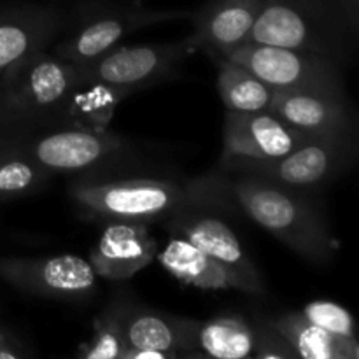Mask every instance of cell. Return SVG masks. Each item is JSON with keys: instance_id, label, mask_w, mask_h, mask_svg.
<instances>
[{"instance_id": "obj_11", "label": "cell", "mask_w": 359, "mask_h": 359, "mask_svg": "<svg viewBox=\"0 0 359 359\" xmlns=\"http://www.w3.org/2000/svg\"><path fill=\"white\" fill-rule=\"evenodd\" d=\"M18 149L49 174L83 172L114 158L123 149V140L111 132L62 130L46 133Z\"/></svg>"}, {"instance_id": "obj_12", "label": "cell", "mask_w": 359, "mask_h": 359, "mask_svg": "<svg viewBox=\"0 0 359 359\" xmlns=\"http://www.w3.org/2000/svg\"><path fill=\"white\" fill-rule=\"evenodd\" d=\"M56 7L14 4L0 7V74L28 56L49 49L63 28Z\"/></svg>"}, {"instance_id": "obj_21", "label": "cell", "mask_w": 359, "mask_h": 359, "mask_svg": "<svg viewBox=\"0 0 359 359\" xmlns=\"http://www.w3.org/2000/svg\"><path fill=\"white\" fill-rule=\"evenodd\" d=\"M196 349L203 356L219 359L252 358L255 328L241 316H217L198 323Z\"/></svg>"}, {"instance_id": "obj_23", "label": "cell", "mask_w": 359, "mask_h": 359, "mask_svg": "<svg viewBox=\"0 0 359 359\" xmlns=\"http://www.w3.org/2000/svg\"><path fill=\"white\" fill-rule=\"evenodd\" d=\"M126 305H112L93 323V337L81 344L77 356L83 359H121L126 349L123 312Z\"/></svg>"}, {"instance_id": "obj_9", "label": "cell", "mask_w": 359, "mask_h": 359, "mask_svg": "<svg viewBox=\"0 0 359 359\" xmlns=\"http://www.w3.org/2000/svg\"><path fill=\"white\" fill-rule=\"evenodd\" d=\"M0 279L23 293L76 300L97 287V273L90 262L76 255L41 258H0Z\"/></svg>"}, {"instance_id": "obj_3", "label": "cell", "mask_w": 359, "mask_h": 359, "mask_svg": "<svg viewBox=\"0 0 359 359\" xmlns=\"http://www.w3.org/2000/svg\"><path fill=\"white\" fill-rule=\"evenodd\" d=\"M347 34L356 35L328 0H263L248 41L318 53L344 63Z\"/></svg>"}, {"instance_id": "obj_18", "label": "cell", "mask_w": 359, "mask_h": 359, "mask_svg": "<svg viewBox=\"0 0 359 359\" xmlns=\"http://www.w3.org/2000/svg\"><path fill=\"white\" fill-rule=\"evenodd\" d=\"M175 231L179 233V237L189 241L203 252L212 256L223 265L230 266L238 276L255 284L262 293L265 291L258 269L251 262L248 252L244 251V245L238 241L237 233L221 217L186 210L175 217Z\"/></svg>"}, {"instance_id": "obj_22", "label": "cell", "mask_w": 359, "mask_h": 359, "mask_svg": "<svg viewBox=\"0 0 359 359\" xmlns=\"http://www.w3.org/2000/svg\"><path fill=\"white\" fill-rule=\"evenodd\" d=\"M49 175L20 149H0V200L37 193Z\"/></svg>"}, {"instance_id": "obj_26", "label": "cell", "mask_w": 359, "mask_h": 359, "mask_svg": "<svg viewBox=\"0 0 359 359\" xmlns=\"http://www.w3.org/2000/svg\"><path fill=\"white\" fill-rule=\"evenodd\" d=\"M333 7L340 13V16L346 20L347 27L356 34L359 21V0H328Z\"/></svg>"}, {"instance_id": "obj_10", "label": "cell", "mask_w": 359, "mask_h": 359, "mask_svg": "<svg viewBox=\"0 0 359 359\" xmlns=\"http://www.w3.org/2000/svg\"><path fill=\"white\" fill-rule=\"evenodd\" d=\"M312 137L321 135H309L270 111H226L221 158L270 160L291 153Z\"/></svg>"}, {"instance_id": "obj_28", "label": "cell", "mask_w": 359, "mask_h": 359, "mask_svg": "<svg viewBox=\"0 0 359 359\" xmlns=\"http://www.w3.org/2000/svg\"><path fill=\"white\" fill-rule=\"evenodd\" d=\"M121 359H179V358L172 353H163V351L135 349V347H126Z\"/></svg>"}, {"instance_id": "obj_5", "label": "cell", "mask_w": 359, "mask_h": 359, "mask_svg": "<svg viewBox=\"0 0 359 359\" xmlns=\"http://www.w3.org/2000/svg\"><path fill=\"white\" fill-rule=\"evenodd\" d=\"M354 144L351 133L321 135L305 140L291 153L270 160L221 158L219 167L237 175H255L291 189H309L332 182L351 167Z\"/></svg>"}, {"instance_id": "obj_14", "label": "cell", "mask_w": 359, "mask_h": 359, "mask_svg": "<svg viewBox=\"0 0 359 359\" xmlns=\"http://www.w3.org/2000/svg\"><path fill=\"white\" fill-rule=\"evenodd\" d=\"M263 0H209L193 11V34L188 41L210 56L226 55L248 41Z\"/></svg>"}, {"instance_id": "obj_19", "label": "cell", "mask_w": 359, "mask_h": 359, "mask_svg": "<svg viewBox=\"0 0 359 359\" xmlns=\"http://www.w3.org/2000/svg\"><path fill=\"white\" fill-rule=\"evenodd\" d=\"M270 325L287 340L298 358L304 359H359L358 339H346L312 325L300 312L270 319Z\"/></svg>"}, {"instance_id": "obj_13", "label": "cell", "mask_w": 359, "mask_h": 359, "mask_svg": "<svg viewBox=\"0 0 359 359\" xmlns=\"http://www.w3.org/2000/svg\"><path fill=\"white\" fill-rule=\"evenodd\" d=\"M158 242L146 223L111 221L90 252V265L97 277L126 280L154 262Z\"/></svg>"}, {"instance_id": "obj_25", "label": "cell", "mask_w": 359, "mask_h": 359, "mask_svg": "<svg viewBox=\"0 0 359 359\" xmlns=\"http://www.w3.org/2000/svg\"><path fill=\"white\" fill-rule=\"evenodd\" d=\"M252 358L258 359H290L298 358L287 340L270 325L269 321L262 328H255V351Z\"/></svg>"}, {"instance_id": "obj_6", "label": "cell", "mask_w": 359, "mask_h": 359, "mask_svg": "<svg viewBox=\"0 0 359 359\" xmlns=\"http://www.w3.org/2000/svg\"><path fill=\"white\" fill-rule=\"evenodd\" d=\"M216 56H224L231 62L241 63L273 90L326 91L346 95L340 74L342 63L318 53L248 41L228 51L226 55Z\"/></svg>"}, {"instance_id": "obj_17", "label": "cell", "mask_w": 359, "mask_h": 359, "mask_svg": "<svg viewBox=\"0 0 359 359\" xmlns=\"http://www.w3.org/2000/svg\"><path fill=\"white\" fill-rule=\"evenodd\" d=\"M200 321L160 314L147 309L123 312V333L126 347L172 353L177 358H203L196 349V330Z\"/></svg>"}, {"instance_id": "obj_2", "label": "cell", "mask_w": 359, "mask_h": 359, "mask_svg": "<svg viewBox=\"0 0 359 359\" xmlns=\"http://www.w3.org/2000/svg\"><path fill=\"white\" fill-rule=\"evenodd\" d=\"M231 200L256 224L314 265L333 262L339 244L326 221L298 189L273 184L255 175L228 181Z\"/></svg>"}, {"instance_id": "obj_24", "label": "cell", "mask_w": 359, "mask_h": 359, "mask_svg": "<svg viewBox=\"0 0 359 359\" xmlns=\"http://www.w3.org/2000/svg\"><path fill=\"white\" fill-rule=\"evenodd\" d=\"M300 314L312 325L326 330L332 335L356 339V326H354L353 314L335 302L314 300L305 305Z\"/></svg>"}, {"instance_id": "obj_15", "label": "cell", "mask_w": 359, "mask_h": 359, "mask_svg": "<svg viewBox=\"0 0 359 359\" xmlns=\"http://www.w3.org/2000/svg\"><path fill=\"white\" fill-rule=\"evenodd\" d=\"M269 111L309 135H340L351 130L346 95L276 90Z\"/></svg>"}, {"instance_id": "obj_16", "label": "cell", "mask_w": 359, "mask_h": 359, "mask_svg": "<svg viewBox=\"0 0 359 359\" xmlns=\"http://www.w3.org/2000/svg\"><path fill=\"white\" fill-rule=\"evenodd\" d=\"M160 265L182 284L198 287L202 291H244L259 294L262 291L238 276L230 266L214 259L202 249L182 237H174L161 251L156 252Z\"/></svg>"}, {"instance_id": "obj_4", "label": "cell", "mask_w": 359, "mask_h": 359, "mask_svg": "<svg viewBox=\"0 0 359 359\" xmlns=\"http://www.w3.org/2000/svg\"><path fill=\"white\" fill-rule=\"evenodd\" d=\"M191 9H147L137 2L91 0L77 7L67 34L56 42L53 53L67 62L84 65L121 44L126 35L140 28L191 20Z\"/></svg>"}, {"instance_id": "obj_27", "label": "cell", "mask_w": 359, "mask_h": 359, "mask_svg": "<svg viewBox=\"0 0 359 359\" xmlns=\"http://www.w3.org/2000/svg\"><path fill=\"white\" fill-rule=\"evenodd\" d=\"M25 358L23 346L11 335L9 332H6L4 328H0V359H21Z\"/></svg>"}, {"instance_id": "obj_7", "label": "cell", "mask_w": 359, "mask_h": 359, "mask_svg": "<svg viewBox=\"0 0 359 359\" xmlns=\"http://www.w3.org/2000/svg\"><path fill=\"white\" fill-rule=\"evenodd\" d=\"M195 51L188 37L165 44H118L98 58L79 65L81 79L83 86L90 84L128 95L174 77L177 67Z\"/></svg>"}, {"instance_id": "obj_8", "label": "cell", "mask_w": 359, "mask_h": 359, "mask_svg": "<svg viewBox=\"0 0 359 359\" xmlns=\"http://www.w3.org/2000/svg\"><path fill=\"white\" fill-rule=\"evenodd\" d=\"M79 86V65L44 49L0 74V105L9 114L35 116L55 109Z\"/></svg>"}, {"instance_id": "obj_20", "label": "cell", "mask_w": 359, "mask_h": 359, "mask_svg": "<svg viewBox=\"0 0 359 359\" xmlns=\"http://www.w3.org/2000/svg\"><path fill=\"white\" fill-rule=\"evenodd\" d=\"M217 65V91L226 111H269L276 90L258 76L224 56H212Z\"/></svg>"}, {"instance_id": "obj_1", "label": "cell", "mask_w": 359, "mask_h": 359, "mask_svg": "<svg viewBox=\"0 0 359 359\" xmlns=\"http://www.w3.org/2000/svg\"><path fill=\"white\" fill-rule=\"evenodd\" d=\"M70 195L77 207L90 216L128 223H147L186 210L233 202L228 181L219 177L191 182L161 179L84 181L74 184Z\"/></svg>"}]
</instances>
